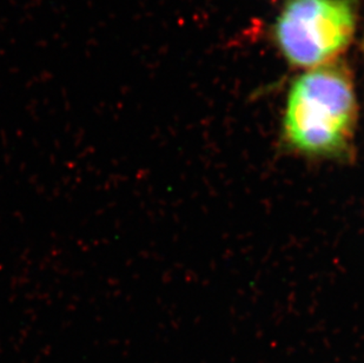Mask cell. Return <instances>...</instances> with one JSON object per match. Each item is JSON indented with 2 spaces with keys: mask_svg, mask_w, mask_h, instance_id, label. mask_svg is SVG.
Wrapping results in <instances>:
<instances>
[{
  "mask_svg": "<svg viewBox=\"0 0 364 363\" xmlns=\"http://www.w3.org/2000/svg\"><path fill=\"white\" fill-rule=\"evenodd\" d=\"M358 105L350 73L336 62L296 79L283 117L282 145L299 157L353 163Z\"/></svg>",
  "mask_w": 364,
  "mask_h": 363,
  "instance_id": "obj_1",
  "label": "cell"
},
{
  "mask_svg": "<svg viewBox=\"0 0 364 363\" xmlns=\"http://www.w3.org/2000/svg\"><path fill=\"white\" fill-rule=\"evenodd\" d=\"M355 25L353 0H288L276 21V41L292 65L315 69L335 62Z\"/></svg>",
  "mask_w": 364,
  "mask_h": 363,
  "instance_id": "obj_2",
  "label": "cell"
}]
</instances>
